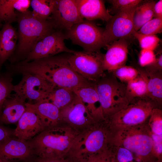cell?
<instances>
[{
	"label": "cell",
	"instance_id": "1",
	"mask_svg": "<svg viewBox=\"0 0 162 162\" xmlns=\"http://www.w3.org/2000/svg\"><path fill=\"white\" fill-rule=\"evenodd\" d=\"M68 56L59 54L26 62L21 61L10 64L7 69L13 75L29 73L38 75L56 88L74 90L94 85L95 82L86 80L72 68L68 61Z\"/></svg>",
	"mask_w": 162,
	"mask_h": 162
},
{
	"label": "cell",
	"instance_id": "2",
	"mask_svg": "<svg viewBox=\"0 0 162 162\" xmlns=\"http://www.w3.org/2000/svg\"><path fill=\"white\" fill-rule=\"evenodd\" d=\"M79 133L62 122L45 128L29 141L34 154L42 158L67 157L75 138Z\"/></svg>",
	"mask_w": 162,
	"mask_h": 162
},
{
	"label": "cell",
	"instance_id": "3",
	"mask_svg": "<svg viewBox=\"0 0 162 162\" xmlns=\"http://www.w3.org/2000/svg\"><path fill=\"white\" fill-rule=\"evenodd\" d=\"M17 22L18 42L13 55L9 59L11 64L25 60L40 40L55 29L49 20H42L28 10L18 12Z\"/></svg>",
	"mask_w": 162,
	"mask_h": 162
},
{
	"label": "cell",
	"instance_id": "4",
	"mask_svg": "<svg viewBox=\"0 0 162 162\" xmlns=\"http://www.w3.org/2000/svg\"><path fill=\"white\" fill-rule=\"evenodd\" d=\"M113 134L105 120L96 122L79 133L68 156L76 162L89 155L107 150L112 144Z\"/></svg>",
	"mask_w": 162,
	"mask_h": 162
},
{
	"label": "cell",
	"instance_id": "5",
	"mask_svg": "<svg viewBox=\"0 0 162 162\" xmlns=\"http://www.w3.org/2000/svg\"><path fill=\"white\" fill-rule=\"evenodd\" d=\"M148 120L114 133L112 144L129 150L144 162H151L157 159L154 153L152 133Z\"/></svg>",
	"mask_w": 162,
	"mask_h": 162
},
{
	"label": "cell",
	"instance_id": "6",
	"mask_svg": "<svg viewBox=\"0 0 162 162\" xmlns=\"http://www.w3.org/2000/svg\"><path fill=\"white\" fill-rule=\"evenodd\" d=\"M95 84L105 120L131 102L127 94L126 84L119 81L112 72L105 73Z\"/></svg>",
	"mask_w": 162,
	"mask_h": 162
},
{
	"label": "cell",
	"instance_id": "7",
	"mask_svg": "<svg viewBox=\"0 0 162 162\" xmlns=\"http://www.w3.org/2000/svg\"><path fill=\"white\" fill-rule=\"evenodd\" d=\"M155 108L152 102L145 98L135 99L106 120L113 134L146 122Z\"/></svg>",
	"mask_w": 162,
	"mask_h": 162
},
{
	"label": "cell",
	"instance_id": "8",
	"mask_svg": "<svg viewBox=\"0 0 162 162\" xmlns=\"http://www.w3.org/2000/svg\"><path fill=\"white\" fill-rule=\"evenodd\" d=\"M104 30L92 21L84 20L74 25L67 31L65 35L67 39L82 47L83 51L100 52L105 46L103 38Z\"/></svg>",
	"mask_w": 162,
	"mask_h": 162
},
{
	"label": "cell",
	"instance_id": "9",
	"mask_svg": "<svg viewBox=\"0 0 162 162\" xmlns=\"http://www.w3.org/2000/svg\"><path fill=\"white\" fill-rule=\"evenodd\" d=\"M104 54L84 51L70 53L68 61L72 68L86 80L96 82L105 74L103 66Z\"/></svg>",
	"mask_w": 162,
	"mask_h": 162
},
{
	"label": "cell",
	"instance_id": "10",
	"mask_svg": "<svg viewBox=\"0 0 162 162\" xmlns=\"http://www.w3.org/2000/svg\"><path fill=\"white\" fill-rule=\"evenodd\" d=\"M22 75L21 81L14 85L13 91L24 100H28V103L34 101L35 103L45 100L49 94L56 88L38 75L29 73Z\"/></svg>",
	"mask_w": 162,
	"mask_h": 162
},
{
	"label": "cell",
	"instance_id": "11",
	"mask_svg": "<svg viewBox=\"0 0 162 162\" xmlns=\"http://www.w3.org/2000/svg\"><path fill=\"white\" fill-rule=\"evenodd\" d=\"M136 7L117 11L107 22L103 34L105 46L120 39L128 38L133 35L135 31L133 18Z\"/></svg>",
	"mask_w": 162,
	"mask_h": 162
},
{
	"label": "cell",
	"instance_id": "12",
	"mask_svg": "<svg viewBox=\"0 0 162 162\" xmlns=\"http://www.w3.org/2000/svg\"><path fill=\"white\" fill-rule=\"evenodd\" d=\"M65 34L62 31L54 30L35 44L26 58L22 62H28L40 58L49 57L63 52L72 53L75 51L68 48L64 40Z\"/></svg>",
	"mask_w": 162,
	"mask_h": 162
},
{
	"label": "cell",
	"instance_id": "13",
	"mask_svg": "<svg viewBox=\"0 0 162 162\" xmlns=\"http://www.w3.org/2000/svg\"><path fill=\"white\" fill-rule=\"evenodd\" d=\"M60 113L62 122L79 133L89 128L97 122L76 94L72 102L61 110Z\"/></svg>",
	"mask_w": 162,
	"mask_h": 162
},
{
	"label": "cell",
	"instance_id": "14",
	"mask_svg": "<svg viewBox=\"0 0 162 162\" xmlns=\"http://www.w3.org/2000/svg\"><path fill=\"white\" fill-rule=\"evenodd\" d=\"M48 20L52 22L55 29L67 31L84 20L79 14L75 0H55Z\"/></svg>",
	"mask_w": 162,
	"mask_h": 162
},
{
	"label": "cell",
	"instance_id": "15",
	"mask_svg": "<svg viewBox=\"0 0 162 162\" xmlns=\"http://www.w3.org/2000/svg\"><path fill=\"white\" fill-rule=\"evenodd\" d=\"M127 39H120L107 46V51L104 54L103 61L104 71L111 72L125 65L128 52Z\"/></svg>",
	"mask_w": 162,
	"mask_h": 162
},
{
	"label": "cell",
	"instance_id": "16",
	"mask_svg": "<svg viewBox=\"0 0 162 162\" xmlns=\"http://www.w3.org/2000/svg\"><path fill=\"white\" fill-rule=\"evenodd\" d=\"M33 154L29 141L12 136L0 143V156L8 160H24Z\"/></svg>",
	"mask_w": 162,
	"mask_h": 162
},
{
	"label": "cell",
	"instance_id": "17",
	"mask_svg": "<svg viewBox=\"0 0 162 162\" xmlns=\"http://www.w3.org/2000/svg\"><path fill=\"white\" fill-rule=\"evenodd\" d=\"M45 128L38 116L30 109L26 110L17 122L14 135L24 140L28 141L43 131Z\"/></svg>",
	"mask_w": 162,
	"mask_h": 162
},
{
	"label": "cell",
	"instance_id": "18",
	"mask_svg": "<svg viewBox=\"0 0 162 162\" xmlns=\"http://www.w3.org/2000/svg\"><path fill=\"white\" fill-rule=\"evenodd\" d=\"M78 11L84 20L100 19L107 22L112 17L102 0H75Z\"/></svg>",
	"mask_w": 162,
	"mask_h": 162
},
{
	"label": "cell",
	"instance_id": "19",
	"mask_svg": "<svg viewBox=\"0 0 162 162\" xmlns=\"http://www.w3.org/2000/svg\"><path fill=\"white\" fill-rule=\"evenodd\" d=\"M26 106L38 116L45 128L54 126L62 122L60 110L47 101L44 100L33 104L27 102Z\"/></svg>",
	"mask_w": 162,
	"mask_h": 162
},
{
	"label": "cell",
	"instance_id": "20",
	"mask_svg": "<svg viewBox=\"0 0 162 162\" xmlns=\"http://www.w3.org/2000/svg\"><path fill=\"white\" fill-rule=\"evenodd\" d=\"M26 103L16 94H10L3 104L0 121L7 124L17 122L26 110Z\"/></svg>",
	"mask_w": 162,
	"mask_h": 162
},
{
	"label": "cell",
	"instance_id": "21",
	"mask_svg": "<svg viewBox=\"0 0 162 162\" xmlns=\"http://www.w3.org/2000/svg\"><path fill=\"white\" fill-rule=\"evenodd\" d=\"M74 91L96 121L105 120L102 112L96 84L92 86L74 90Z\"/></svg>",
	"mask_w": 162,
	"mask_h": 162
},
{
	"label": "cell",
	"instance_id": "22",
	"mask_svg": "<svg viewBox=\"0 0 162 162\" xmlns=\"http://www.w3.org/2000/svg\"><path fill=\"white\" fill-rule=\"evenodd\" d=\"M17 39V32L11 24H4L0 31V73L3 64L14 53Z\"/></svg>",
	"mask_w": 162,
	"mask_h": 162
},
{
	"label": "cell",
	"instance_id": "23",
	"mask_svg": "<svg viewBox=\"0 0 162 162\" xmlns=\"http://www.w3.org/2000/svg\"><path fill=\"white\" fill-rule=\"evenodd\" d=\"M31 1L29 0H0V25L17 21L18 12L23 13L28 10Z\"/></svg>",
	"mask_w": 162,
	"mask_h": 162
},
{
	"label": "cell",
	"instance_id": "24",
	"mask_svg": "<svg viewBox=\"0 0 162 162\" xmlns=\"http://www.w3.org/2000/svg\"><path fill=\"white\" fill-rule=\"evenodd\" d=\"M145 70L147 91L145 98L152 102L156 108L162 109V71Z\"/></svg>",
	"mask_w": 162,
	"mask_h": 162
},
{
	"label": "cell",
	"instance_id": "25",
	"mask_svg": "<svg viewBox=\"0 0 162 162\" xmlns=\"http://www.w3.org/2000/svg\"><path fill=\"white\" fill-rule=\"evenodd\" d=\"M139 72V75L135 79L126 84L128 96L131 102L136 98H145L147 94L146 74L144 69L136 67Z\"/></svg>",
	"mask_w": 162,
	"mask_h": 162
},
{
	"label": "cell",
	"instance_id": "26",
	"mask_svg": "<svg viewBox=\"0 0 162 162\" xmlns=\"http://www.w3.org/2000/svg\"><path fill=\"white\" fill-rule=\"evenodd\" d=\"M76 95L72 89L57 88L51 92L44 100L52 103L61 110L72 102Z\"/></svg>",
	"mask_w": 162,
	"mask_h": 162
},
{
	"label": "cell",
	"instance_id": "27",
	"mask_svg": "<svg viewBox=\"0 0 162 162\" xmlns=\"http://www.w3.org/2000/svg\"><path fill=\"white\" fill-rule=\"evenodd\" d=\"M142 2L136 8L134 16V30L136 32L154 17V8L155 2L151 0Z\"/></svg>",
	"mask_w": 162,
	"mask_h": 162
},
{
	"label": "cell",
	"instance_id": "28",
	"mask_svg": "<svg viewBox=\"0 0 162 162\" xmlns=\"http://www.w3.org/2000/svg\"><path fill=\"white\" fill-rule=\"evenodd\" d=\"M55 0H32L30 5L33 15L42 20H47L53 10Z\"/></svg>",
	"mask_w": 162,
	"mask_h": 162
},
{
	"label": "cell",
	"instance_id": "29",
	"mask_svg": "<svg viewBox=\"0 0 162 162\" xmlns=\"http://www.w3.org/2000/svg\"><path fill=\"white\" fill-rule=\"evenodd\" d=\"M13 76L8 70L3 73H0V113L4 101L13 91Z\"/></svg>",
	"mask_w": 162,
	"mask_h": 162
},
{
	"label": "cell",
	"instance_id": "30",
	"mask_svg": "<svg viewBox=\"0 0 162 162\" xmlns=\"http://www.w3.org/2000/svg\"><path fill=\"white\" fill-rule=\"evenodd\" d=\"M110 149L114 162H144L129 150L112 144Z\"/></svg>",
	"mask_w": 162,
	"mask_h": 162
},
{
	"label": "cell",
	"instance_id": "31",
	"mask_svg": "<svg viewBox=\"0 0 162 162\" xmlns=\"http://www.w3.org/2000/svg\"><path fill=\"white\" fill-rule=\"evenodd\" d=\"M111 72L119 81L126 84L136 78L139 74L136 67L125 65Z\"/></svg>",
	"mask_w": 162,
	"mask_h": 162
},
{
	"label": "cell",
	"instance_id": "32",
	"mask_svg": "<svg viewBox=\"0 0 162 162\" xmlns=\"http://www.w3.org/2000/svg\"><path fill=\"white\" fill-rule=\"evenodd\" d=\"M148 124L152 134L162 136V110L154 108L149 118Z\"/></svg>",
	"mask_w": 162,
	"mask_h": 162
},
{
	"label": "cell",
	"instance_id": "33",
	"mask_svg": "<svg viewBox=\"0 0 162 162\" xmlns=\"http://www.w3.org/2000/svg\"><path fill=\"white\" fill-rule=\"evenodd\" d=\"M162 31V19L155 18L143 25L136 32L138 34L145 35H155Z\"/></svg>",
	"mask_w": 162,
	"mask_h": 162
},
{
	"label": "cell",
	"instance_id": "34",
	"mask_svg": "<svg viewBox=\"0 0 162 162\" xmlns=\"http://www.w3.org/2000/svg\"><path fill=\"white\" fill-rule=\"evenodd\" d=\"M133 36L138 40L142 49L154 51L160 41V39L156 35H143L135 31Z\"/></svg>",
	"mask_w": 162,
	"mask_h": 162
},
{
	"label": "cell",
	"instance_id": "35",
	"mask_svg": "<svg viewBox=\"0 0 162 162\" xmlns=\"http://www.w3.org/2000/svg\"><path fill=\"white\" fill-rule=\"evenodd\" d=\"M76 162H114L110 148L89 155Z\"/></svg>",
	"mask_w": 162,
	"mask_h": 162
},
{
	"label": "cell",
	"instance_id": "36",
	"mask_svg": "<svg viewBox=\"0 0 162 162\" xmlns=\"http://www.w3.org/2000/svg\"><path fill=\"white\" fill-rule=\"evenodd\" d=\"M107 1L111 4L114 12L124 9L136 7L143 2L141 0H110Z\"/></svg>",
	"mask_w": 162,
	"mask_h": 162
},
{
	"label": "cell",
	"instance_id": "37",
	"mask_svg": "<svg viewBox=\"0 0 162 162\" xmlns=\"http://www.w3.org/2000/svg\"><path fill=\"white\" fill-rule=\"evenodd\" d=\"M156 58L154 51L142 49L139 56V64L142 67H145L155 62Z\"/></svg>",
	"mask_w": 162,
	"mask_h": 162
},
{
	"label": "cell",
	"instance_id": "38",
	"mask_svg": "<svg viewBox=\"0 0 162 162\" xmlns=\"http://www.w3.org/2000/svg\"><path fill=\"white\" fill-rule=\"evenodd\" d=\"M152 136L154 155L157 159L162 160V136H157L152 134Z\"/></svg>",
	"mask_w": 162,
	"mask_h": 162
},
{
	"label": "cell",
	"instance_id": "39",
	"mask_svg": "<svg viewBox=\"0 0 162 162\" xmlns=\"http://www.w3.org/2000/svg\"><path fill=\"white\" fill-rule=\"evenodd\" d=\"M34 162H76L68 156L64 158H42L38 157Z\"/></svg>",
	"mask_w": 162,
	"mask_h": 162
},
{
	"label": "cell",
	"instance_id": "40",
	"mask_svg": "<svg viewBox=\"0 0 162 162\" xmlns=\"http://www.w3.org/2000/svg\"><path fill=\"white\" fill-rule=\"evenodd\" d=\"M14 131L0 124V143L14 135Z\"/></svg>",
	"mask_w": 162,
	"mask_h": 162
},
{
	"label": "cell",
	"instance_id": "41",
	"mask_svg": "<svg viewBox=\"0 0 162 162\" xmlns=\"http://www.w3.org/2000/svg\"><path fill=\"white\" fill-rule=\"evenodd\" d=\"M154 17L162 19V0L156 2L154 8Z\"/></svg>",
	"mask_w": 162,
	"mask_h": 162
},
{
	"label": "cell",
	"instance_id": "42",
	"mask_svg": "<svg viewBox=\"0 0 162 162\" xmlns=\"http://www.w3.org/2000/svg\"><path fill=\"white\" fill-rule=\"evenodd\" d=\"M0 162H16L15 161H12L6 160L0 156Z\"/></svg>",
	"mask_w": 162,
	"mask_h": 162
},
{
	"label": "cell",
	"instance_id": "43",
	"mask_svg": "<svg viewBox=\"0 0 162 162\" xmlns=\"http://www.w3.org/2000/svg\"><path fill=\"white\" fill-rule=\"evenodd\" d=\"M151 162H162V160L155 159Z\"/></svg>",
	"mask_w": 162,
	"mask_h": 162
},
{
	"label": "cell",
	"instance_id": "44",
	"mask_svg": "<svg viewBox=\"0 0 162 162\" xmlns=\"http://www.w3.org/2000/svg\"></svg>",
	"mask_w": 162,
	"mask_h": 162
}]
</instances>
